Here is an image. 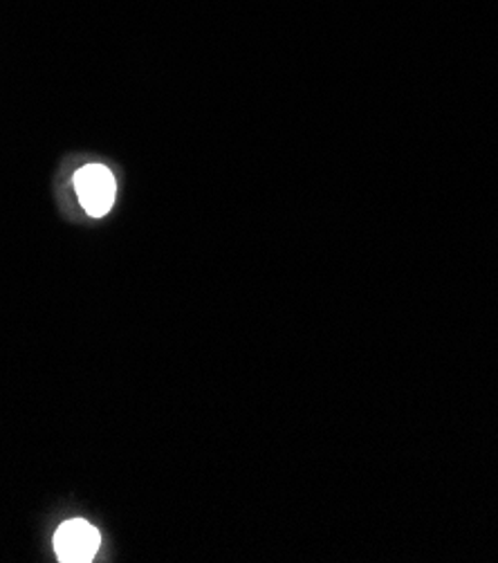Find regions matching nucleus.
<instances>
[{
    "mask_svg": "<svg viewBox=\"0 0 498 563\" xmlns=\"http://www.w3.org/2000/svg\"><path fill=\"white\" fill-rule=\"evenodd\" d=\"M75 189L82 207L92 218H101L111 211L115 202V178L111 168L103 164H86L75 173Z\"/></svg>",
    "mask_w": 498,
    "mask_h": 563,
    "instance_id": "nucleus-1",
    "label": "nucleus"
},
{
    "mask_svg": "<svg viewBox=\"0 0 498 563\" xmlns=\"http://www.w3.org/2000/svg\"><path fill=\"white\" fill-rule=\"evenodd\" d=\"M101 543L99 530L84 518L65 521L54 535V550L63 563H88Z\"/></svg>",
    "mask_w": 498,
    "mask_h": 563,
    "instance_id": "nucleus-2",
    "label": "nucleus"
}]
</instances>
